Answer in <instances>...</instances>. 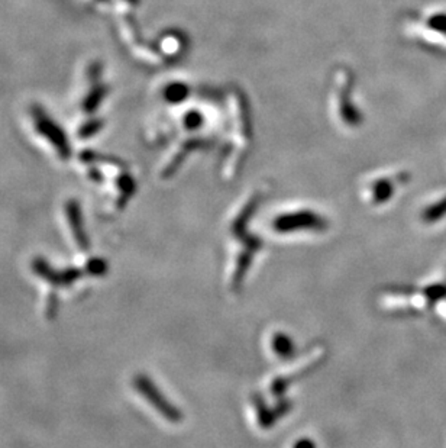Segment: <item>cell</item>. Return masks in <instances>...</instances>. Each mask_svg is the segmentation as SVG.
<instances>
[{"instance_id": "cell-1", "label": "cell", "mask_w": 446, "mask_h": 448, "mask_svg": "<svg viewBox=\"0 0 446 448\" xmlns=\"http://www.w3.org/2000/svg\"><path fill=\"white\" fill-rule=\"evenodd\" d=\"M32 270L35 272V275H38V277L44 279L52 286H63V288L76 283L83 275L81 270H79L76 267H68V268H64V270H56V268H52L44 258H40V257L32 261Z\"/></svg>"}, {"instance_id": "cell-2", "label": "cell", "mask_w": 446, "mask_h": 448, "mask_svg": "<svg viewBox=\"0 0 446 448\" xmlns=\"http://www.w3.org/2000/svg\"><path fill=\"white\" fill-rule=\"evenodd\" d=\"M135 386L141 395L145 396L151 402V405H154L164 417H167V418L175 417L174 410L170 408L168 403H166L164 398L159 395V392L157 390V387H154V385L150 382L148 378H145V376H138V378L135 379Z\"/></svg>"}, {"instance_id": "cell-3", "label": "cell", "mask_w": 446, "mask_h": 448, "mask_svg": "<svg viewBox=\"0 0 446 448\" xmlns=\"http://www.w3.org/2000/svg\"><path fill=\"white\" fill-rule=\"evenodd\" d=\"M65 210H67V218H68L71 232H73V235L76 238V244L79 245L80 249H88L90 248V242H88V237L83 226L81 212L77 202H70Z\"/></svg>"}, {"instance_id": "cell-4", "label": "cell", "mask_w": 446, "mask_h": 448, "mask_svg": "<svg viewBox=\"0 0 446 448\" xmlns=\"http://www.w3.org/2000/svg\"><path fill=\"white\" fill-rule=\"evenodd\" d=\"M86 272L92 276H102L108 272V264L100 258H92L86 265Z\"/></svg>"}, {"instance_id": "cell-5", "label": "cell", "mask_w": 446, "mask_h": 448, "mask_svg": "<svg viewBox=\"0 0 446 448\" xmlns=\"http://www.w3.org/2000/svg\"><path fill=\"white\" fill-rule=\"evenodd\" d=\"M56 311H57V296H56V293H52V296H49V300H48L47 312L49 316H54Z\"/></svg>"}]
</instances>
